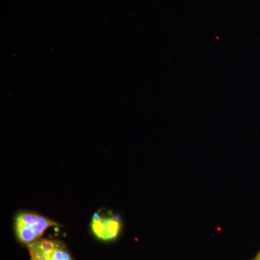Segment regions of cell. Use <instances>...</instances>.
Returning <instances> with one entry per match:
<instances>
[{
	"label": "cell",
	"instance_id": "cell-4",
	"mask_svg": "<svg viewBox=\"0 0 260 260\" xmlns=\"http://www.w3.org/2000/svg\"><path fill=\"white\" fill-rule=\"evenodd\" d=\"M255 260H260V253L258 254L257 256H256Z\"/></svg>",
	"mask_w": 260,
	"mask_h": 260
},
{
	"label": "cell",
	"instance_id": "cell-3",
	"mask_svg": "<svg viewBox=\"0 0 260 260\" xmlns=\"http://www.w3.org/2000/svg\"><path fill=\"white\" fill-rule=\"evenodd\" d=\"M31 260H73L60 241L39 239L28 245Z\"/></svg>",
	"mask_w": 260,
	"mask_h": 260
},
{
	"label": "cell",
	"instance_id": "cell-1",
	"mask_svg": "<svg viewBox=\"0 0 260 260\" xmlns=\"http://www.w3.org/2000/svg\"><path fill=\"white\" fill-rule=\"evenodd\" d=\"M57 225L47 217L28 211L17 214L14 220L15 236L19 242L27 246L39 240L48 229Z\"/></svg>",
	"mask_w": 260,
	"mask_h": 260
},
{
	"label": "cell",
	"instance_id": "cell-2",
	"mask_svg": "<svg viewBox=\"0 0 260 260\" xmlns=\"http://www.w3.org/2000/svg\"><path fill=\"white\" fill-rule=\"evenodd\" d=\"M94 237L104 242H110L119 237L122 228L119 215L109 210H100L94 214L90 224Z\"/></svg>",
	"mask_w": 260,
	"mask_h": 260
}]
</instances>
